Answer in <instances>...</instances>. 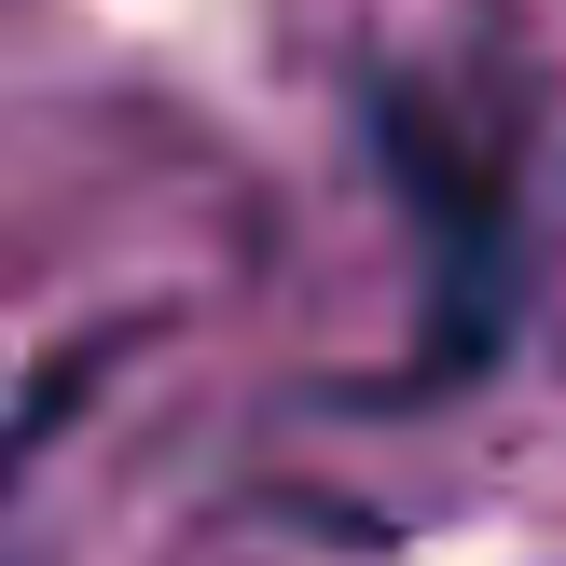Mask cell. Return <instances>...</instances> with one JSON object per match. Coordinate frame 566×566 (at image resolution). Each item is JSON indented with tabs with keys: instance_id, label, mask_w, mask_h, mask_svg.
I'll return each instance as SVG.
<instances>
[{
	"instance_id": "1",
	"label": "cell",
	"mask_w": 566,
	"mask_h": 566,
	"mask_svg": "<svg viewBox=\"0 0 566 566\" xmlns=\"http://www.w3.org/2000/svg\"><path fill=\"white\" fill-rule=\"evenodd\" d=\"M374 153L401 180L415 235H429V291H442V332L415 359V387H457V374H484L512 346V138H484L442 97L387 83L374 97Z\"/></svg>"
}]
</instances>
